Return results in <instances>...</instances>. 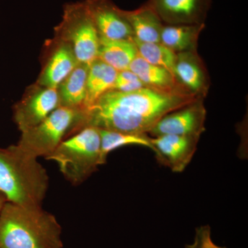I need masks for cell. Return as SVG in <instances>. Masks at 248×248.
<instances>
[{
  "label": "cell",
  "mask_w": 248,
  "mask_h": 248,
  "mask_svg": "<svg viewBox=\"0 0 248 248\" xmlns=\"http://www.w3.org/2000/svg\"><path fill=\"white\" fill-rule=\"evenodd\" d=\"M200 98L188 93L164 92L148 87L130 92L112 89L91 107L80 110L67 138L86 127L148 134L166 114Z\"/></svg>",
  "instance_id": "6da1fadb"
},
{
  "label": "cell",
  "mask_w": 248,
  "mask_h": 248,
  "mask_svg": "<svg viewBox=\"0 0 248 248\" xmlns=\"http://www.w3.org/2000/svg\"><path fill=\"white\" fill-rule=\"evenodd\" d=\"M62 228L42 207L6 202L0 213V248H63Z\"/></svg>",
  "instance_id": "7a4b0ae2"
},
{
  "label": "cell",
  "mask_w": 248,
  "mask_h": 248,
  "mask_svg": "<svg viewBox=\"0 0 248 248\" xmlns=\"http://www.w3.org/2000/svg\"><path fill=\"white\" fill-rule=\"evenodd\" d=\"M49 186L46 170L38 159L12 145L0 148V192L7 202L42 207Z\"/></svg>",
  "instance_id": "3957f363"
},
{
  "label": "cell",
  "mask_w": 248,
  "mask_h": 248,
  "mask_svg": "<svg viewBox=\"0 0 248 248\" xmlns=\"http://www.w3.org/2000/svg\"><path fill=\"white\" fill-rule=\"evenodd\" d=\"M45 159L56 163L62 175L71 185H81L104 165L99 129H81L63 140Z\"/></svg>",
  "instance_id": "277c9868"
},
{
  "label": "cell",
  "mask_w": 248,
  "mask_h": 248,
  "mask_svg": "<svg viewBox=\"0 0 248 248\" xmlns=\"http://www.w3.org/2000/svg\"><path fill=\"white\" fill-rule=\"evenodd\" d=\"M55 37L71 46L79 63L90 65L97 59L100 36L85 1L66 6Z\"/></svg>",
  "instance_id": "5b68a950"
},
{
  "label": "cell",
  "mask_w": 248,
  "mask_h": 248,
  "mask_svg": "<svg viewBox=\"0 0 248 248\" xmlns=\"http://www.w3.org/2000/svg\"><path fill=\"white\" fill-rule=\"evenodd\" d=\"M79 112L74 109L59 107L43 122L21 133L16 146L37 159L46 158L67 138Z\"/></svg>",
  "instance_id": "8992f818"
},
{
  "label": "cell",
  "mask_w": 248,
  "mask_h": 248,
  "mask_svg": "<svg viewBox=\"0 0 248 248\" xmlns=\"http://www.w3.org/2000/svg\"><path fill=\"white\" fill-rule=\"evenodd\" d=\"M60 107L57 89L37 84L30 86L14 107V120L21 133L43 122Z\"/></svg>",
  "instance_id": "52a82bcc"
},
{
  "label": "cell",
  "mask_w": 248,
  "mask_h": 248,
  "mask_svg": "<svg viewBox=\"0 0 248 248\" xmlns=\"http://www.w3.org/2000/svg\"><path fill=\"white\" fill-rule=\"evenodd\" d=\"M203 98H200L160 119L148 135L152 138L164 135L201 138L205 130L207 110Z\"/></svg>",
  "instance_id": "ba28073f"
},
{
  "label": "cell",
  "mask_w": 248,
  "mask_h": 248,
  "mask_svg": "<svg viewBox=\"0 0 248 248\" xmlns=\"http://www.w3.org/2000/svg\"><path fill=\"white\" fill-rule=\"evenodd\" d=\"M200 139L174 135L151 137L153 151L160 164L172 172H182L192 161Z\"/></svg>",
  "instance_id": "9c48e42d"
},
{
  "label": "cell",
  "mask_w": 248,
  "mask_h": 248,
  "mask_svg": "<svg viewBox=\"0 0 248 248\" xmlns=\"http://www.w3.org/2000/svg\"><path fill=\"white\" fill-rule=\"evenodd\" d=\"M47 45L45 63L36 84L57 89L79 62L66 42L54 37Z\"/></svg>",
  "instance_id": "30bf717a"
},
{
  "label": "cell",
  "mask_w": 248,
  "mask_h": 248,
  "mask_svg": "<svg viewBox=\"0 0 248 248\" xmlns=\"http://www.w3.org/2000/svg\"><path fill=\"white\" fill-rule=\"evenodd\" d=\"M85 2L100 37L110 40H129L134 37L123 10L112 1L86 0Z\"/></svg>",
  "instance_id": "8fae6325"
},
{
  "label": "cell",
  "mask_w": 248,
  "mask_h": 248,
  "mask_svg": "<svg viewBox=\"0 0 248 248\" xmlns=\"http://www.w3.org/2000/svg\"><path fill=\"white\" fill-rule=\"evenodd\" d=\"M213 0H148L164 24H203Z\"/></svg>",
  "instance_id": "7c38bea8"
},
{
  "label": "cell",
  "mask_w": 248,
  "mask_h": 248,
  "mask_svg": "<svg viewBox=\"0 0 248 248\" xmlns=\"http://www.w3.org/2000/svg\"><path fill=\"white\" fill-rule=\"evenodd\" d=\"M174 75L187 92L204 99L206 97L210 89V78L197 50L177 53Z\"/></svg>",
  "instance_id": "4fadbf2b"
},
{
  "label": "cell",
  "mask_w": 248,
  "mask_h": 248,
  "mask_svg": "<svg viewBox=\"0 0 248 248\" xmlns=\"http://www.w3.org/2000/svg\"><path fill=\"white\" fill-rule=\"evenodd\" d=\"M123 14L133 30L134 38L143 42H161L164 24L147 1L133 11L123 10Z\"/></svg>",
  "instance_id": "5bb4252c"
},
{
  "label": "cell",
  "mask_w": 248,
  "mask_h": 248,
  "mask_svg": "<svg viewBox=\"0 0 248 248\" xmlns=\"http://www.w3.org/2000/svg\"><path fill=\"white\" fill-rule=\"evenodd\" d=\"M128 69L138 76L146 87L164 92L190 94L179 84L169 70L151 64L139 55L134 59Z\"/></svg>",
  "instance_id": "9a60e30c"
},
{
  "label": "cell",
  "mask_w": 248,
  "mask_h": 248,
  "mask_svg": "<svg viewBox=\"0 0 248 248\" xmlns=\"http://www.w3.org/2000/svg\"><path fill=\"white\" fill-rule=\"evenodd\" d=\"M89 65L79 63L57 88L60 107L82 110Z\"/></svg>",
  "instance_id": "2e32d148"
},
{
  "label": "cell",
  "mask_w": 248,
  "mask_h": 248,
  "mask_svg": "<svg viewBox=\"0 0 248 248\" xmlns=\"http://www.w3.org/2000/svg\"><path fill=\"white\" fill-rule=\"evenodd\" d=\"M205 24H164L161 43L175 53L197 50L199 37Z\"/></svg>",
  "instance_id": "e0dca14e"
},
{
  "label": "cell",
  "mask_w": 248,
  "mask_h": 248,
  "mask_svg": "<svg viewBox=\"0 0 248 248\" xmlns=\"http://www.w3.org/2000/svg\"><path fill=\"white\" fill-rule=\"evenodd\" d=\"M117 73L115 68L99 59H96L89 65L82 110L91 107L104 93L113 89Z\"/></svg>",
  "instance_id": "ac0fdd59"
},
{
  "label": "cell",
  "mask_w": 248,
  "mask_h": 248,
  "mask_svg": "<svg viewBox=\"0 0 248 248\" xmlns=\"http://www.w3.org/2000/svg\"><path fill=\"white\" fill-rule=\"evenodd\" d=\"M138 55L136 45L132 38L110 40L100 37L97 59L117 71L128 69L130 63Z\"/></svg>",
  "instance_id": "d6986e66"
},
{
  "label": "cell",
  "mask_w": 248,
  "mask_h": 248,
  "mask_svg": "<svg viewBox=\"0 0 248 248\" xmlns=\"http://www.w3.org/2000/svg\"><path fill=\"white\" fill-rule=\"evenodd\" d=\"M101 136V153L103 164H105L111 152L126 146L146 147L153 151L151 137L148 134L120 133L99 129Z\"/></svg>",
  "instance_id": "ffe728a7"
},
{
  "label": "cell",
  "mask_w": 248,
  "mask_h": 248,
  "mask_svg": "<svg viewBox=\"0 0 248 248\" xmlns=\"http://www.w3.org/2000/svg\"><path fill=\"white\" fill-rule=\"evenodd\" d=\"M132 40L136 45L139 56L151 64L166 68L174 75L177 53L161 42L155 43L140 42L134 37H132Z\"/></svg>",
  "instance_id": "44dd1931"
},
{
  "label": "cell",
  "mask_w": 248,
  "mask_h": 248,
  "mask_svg": "<svg viewBox=\"0 0 248 248\" xmlns=\"http://www.w3.org/2000/svg\"><path fill=\"white\" fill-rule=\"evenodd\" d=\"M146 87L141 79L130 70L118 71L113 89L122 92H130Z\"/></svg>",
  "instance_id": "7402d4cb"
},
{
  "label": "cell",
  "mask_w": 248,
  "mask_h": 248,
  "mask_svg": "<svg viewBox=\"0 0 248 248\" xmlns=\"http://www.w3.org/2000/svg\"><path fill=\"white\" fill-rule=\"evenodd\" d=\"M214 244L211 228L205 225L196 228L193 241L192 244L186 245L185 248H213Z\"/></svg>",
  "instance_id": "603a6c76"
},
{
  "label": "cell",
  "mask_w": 248,
  "mask_h": 248,
  "mask_svg": "<svg viewBox=\"0 0 248 248\" xmlns=\"http://www.w3.org/2000/svg\"><path fill=\"white\" fill-rule=\"evenodd\" d=\"M7 202L4 196L0 192V213H1V210H2L3 207H4V204Z\"/></svg>",
  "instance_id": "cb8c5ba5"
},
{
  "label": "cell",
  "mask_w": 248,
  "mask_h": 248,
  "mask_svg": "<svg viewBox=\"0 0 248 248\" xmlns=\"http://www.w3.org/2000/svg\"><path fill=\"white\" fill-rule=\"evenodd\" d=\"M213 248H227L222 247V246H217V244H214Z\"/></svg>",
  "instance_id": "d4e9b609"
}]
</instances>
